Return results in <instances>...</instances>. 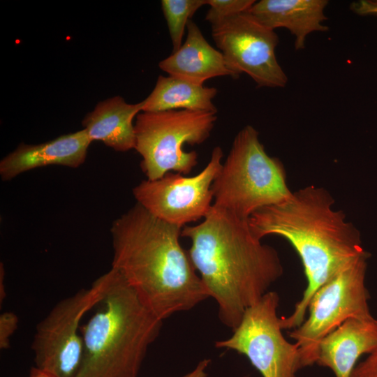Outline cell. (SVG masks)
<instances>
[{"label":"cell","mask_w":377,"mask_h":377,"mask_svg":"<svg viewBox=\"0 0 377 377\" xmlns=\"http://www.w3.org/2000/svg\"><path fill=\"white\" fill-rule=\"evenodd\" d=\"M358 258L313 294L307 319L288 332L298 346L301 369L316 362L322 339L349 318L371 319L365 286L367 260Z\"/></svg>","instance_id":"obj_7"},{"label":"cell","mask_w":377,"mask_h":377,"mask_svg":"<svg viewBox=\"0 0 377 377\" xmlns=\"http://www.w3.org/2000/svg\"><path fill=\"white\" fill-rule=\"evenodd\" d=\"M212 36L229 68L238 78L247 74L258 87L282 88L288 77L275 50L279 37L249 10L211 26Z\"/></svg>","instance_id":"obj_10"},{"label":"cell","mask_w":377,"mask_h":377,"mask_svg":"<svg viewBox=\"0 0 377 377\" xmlns=\"http://www.w3.org/2000/svg\"><path fill=\"white\" fill-rule=\"evenodd\" d=\"M181 236L191 241V261L218 304L219 320L232 331L283 273L277 251L254 235L248 219L214 205Z\"/></svg>","instance_id":"obj_1"},{"label":"cell","mask_w":377,"mask_h":377,"mask_svg":"<svg viewBox=\"0 0 377 377\" xmlns=\"http://www.w3.org/2000/svg\"><path fill=\"white\" fill-rule=\"evenodd\" d=\"M182 46L158 64L168 75L203 85L209 79L230 76L237 79L221 51L205 39L198 26L191 20Z\"/></svg>","instance_id":"obj_13"},{"label":"cell","mask_w":377,"mask_h":377,"mask_svg":"<svg viewBox=\"0 0 377 377\" xmlns=\"http://www.w3.org/2000/svg\"><path fill=\"white\" fill-rule=\"evenodd\" d=\"M376 347L377 320L349 318L322 339L316 363L350 377L360 357Z\"/></svg>","instance_id":"obj_14"},{"label":"cell","mask_w":377,"mask_h":377,"mask_svg":"<svg viewBox=\"0 0 377 377\" xmlns=\"http://www.w3.org/2000/svg\"><path fill=\"white\" fill-rule=\"evenodd\" d=\"M3 280H4V267L2 263H1V266H0V303L1 304L6 297V290H5Z\"/></svg>","instance_id":"obj_25"},{"label":"cell","mask_w":377,"mask_h":377,"mask_svg":"<svg viewBox=\"0 0 377 377\" xmlns=\"http://www.w3.org/2000/svg\"><path fill=\"white\" fill-rule=\"evenodd\" d=\"M109 281L108 271L89 288L59 301L37 324L31 343L36 367L59 377H75L83 352L80 323L101 302Z\"/></svg>","instance_id":"obj_8"},{"label":"cell","mask_w":377,"mask_h":377,"mask_svg":"<svg viewBox=\"0 0 377 377\" xmlns=\"http://www.w3.org/2000/svg\"><path fill=\"white\" fill-rule=\"evenodd\" d=\"M161 4L174 52L183 43L188 22L198 9L207 4V0H162Z\"/></svg>","instance_id":"obj_18"},{"label":"cell","mask_w":377,"mask_h":377,"mask_svg":"<svg viewBox=\"0 0 377 377\" xmlns=\"http://www.w3.org/2000/svg\"><path fill=\"white\" fill-rule=\"evenodd\" d=\"M212 191L213 205L243 219L283 202L292 193L283 164L266 152L258 131L251 125L235 137Z\"/></svg>","instance_id":"obj_5"},{"label":"cell","mask_w":377,"mask_h":377,"mask_svg":"<svg viewBox=\"0 0 377 377\" xmlns=\"http://www.w3.org/2000/svg\"><path fill=\"white\" fill-rule=\"evenodd\" d=\"M350 10L358 15L377 17V0H359L353 2Z\"/></svg>","instance_id":"obj_22"},{"label":"cell","mask_w":377,"mask_h":377,"mask_svg":"<svg viewBox=\"0 0 377 377\" xmlns=\"http://www.w3.org/2000/svg\"><path fill=\"white\" fill-rule=\"evenodd\" d=\"M217 112L188 110L142 112L134 124L135 149L142 156L140 167L149 180L169 172L188 174L198 163L195 151L184 145H200L210 136Z\"/></svg>","instance_id":"obj_6"},{"label":"cell","mask_w":377,"mask_h":377,"mask_svg":"<svg viewBox=\"0 0 377 377\" xmlns=\"http://www.w3.org/2000/svg\"><path fill=\"white\" fill-rule=\"evenodd\" d=\"M223 157L222 149L216 147L206 167L196 175L169 172L158 179L142 181L133 189L137 203L156 218L182 228L204 219L213 205L212 186Z\"/></svg>","instance_id":"obj_11"},{"label":"cell","mask_w":377,"mask_h":377,"mask_svg":"<svg viewBox=\"0 0 377 377\" xmlns=\"http://www.w3.org/2000/svg\"><path fill=\"white\" fill-rule=\"evenodd\" d=\"M327 4V0H260L249 12L270 29H287L295 38V50H301L310 34L328 31L323 24Z\"/></svg>","instance_id":"obj_15"},{"label":"cell","mask_w":377,"mask_h":377,"mask_svg":"<svg viewBox=\"0 0 377 377\" xmlns=\"http://www.w3.org/2000/svg\"><path fill=\"white\" fill-rule=\"evenodd\" d=\"M350 377H377V347L355 365Z\"/></svg>","instance_id":"obj_21"},{"label":"cell","mask_w":377,"mask_h":377,"mask_svg":"<svg viewBox=\"0 0 377 377\" xmlns=\"http://www.w3.org/2000/svg\"><path fill=\"white\" fill-rule=\"evenodd\" d=\"M324 188L308 186L281 202L265 207L248 219L256 237L278 235L287 239L298 253L307 280L302 299L288 317L280 318L282 330H293L305 320L313 294L358 258L369 255L360 231Z\"/></svg>","instance_id":"obj_2"},{"label":"cell","mask_w":377,"mask_h":377,"mask_svg":"<svg viewBox=\"0 0 377 377\" xmlns=\"http://www.w3.org/2000/svg\"><path fill=\"white\" fill-rule=\"evenodd\" d=\"M182 230L138 203L114 221L110 228L112 268L162 320L209 297L188 251L180 244Z\"/></svg>","instance_id":"obj_3"},{"label":"cell","mask_w":377,"mask_h":377,"mask_svg":"<svg viewBox=\"0 0 377 377\" xmlns=\"http://www.w3.org/2000/svg\"><path fill=\"white\" fill-rule=\"evenodd\" d=\"M101 306L80 327L83 352L75 377H138L163 320L140 300L114 269Z\"/></svg>","instance_id":"obj_4"},{"label":"cell","mask_w":377,"mask_h":377,"mask_svg":"<svg viewBox=\"0 0 377 377\" xmlns=\"http://www.w3.org/2000/svg\"><path fill=\"white\" fill-rule=\"evenodd\" d=\"M92 141L84 129L38 145L20 143L0 162V175L9 181L29 170L47 165L77 168L85 161Z\"/></svg>","instance_id":"obj_12"},{"label":"cell","mask_w":377,"mask_h":377,"mask_svg":"<svg viewBox=\"0 0 377 377\" xmlns=\"http://www.w3.org/2000/svg\"><path fill=\"white\" fill-rule=\"evenodd\" d=\"M255 2L254 0H207L209 9L205 20L212 26L225 18L248 11Z\"/></svg>","instance_id":"obj_19"},{"label":"cell","mask_w":377,"mask_h":377,"mask_svg":"<svg viewBox=\"0 0 377 377\" xmlns=\"http://www.w3.org/2000/svg\"><path fill=\"white\" fill-rule=\"evenodd\" d=\"M209 359H203L198 362L195 368L190 373L186 374L183 377H207V374L206 369L210 364Z\"/></svg>","instance_id":"obj_23"},{"label":"cell","mask_w":377,"mask_h":377,"mask_svg":"<svg viewBox=\"0 0 377 377\" xmlns=\"http://www.w3.org/2000/svg\"><path fill=\"white\" fill-rule=\"evenodd\" d=\"M18 317L15 313L6 311L0 315V348L7 349L10 346L11 336L17 328Z\"/></svg>","instance_id":"obj_20"},{"label":"cell","mask_w":377,"mask_h":377,"mask_svg":"<svg viewBox=\"0 0 377 377\" xmlns=\"http://www.w3.org/2000/svg\"><path fill=\"white\" fill-rule=\"evenodd\" d=\"M142 112L141 102L128 103L119 96L99 102L82 124L91 139L101 140L117 151L135 148L133 119Z\"/></svg>","instance_id":"obj_16"},{"label":"cell","mask_w":377,"mask_h":377,"mask_svg":"<svg viewBox=\"0 0 377 377\" xmlns=\"http://www.w3.org/2000/svg\"><path fill=\"white\" fill-rule=\"evenodd\" d=\"M279 296L269 290L244 313L232 335L215 346L244 355L263 377H295L299 348L283 336L277 316Z\"/></svg>","instance_id":"obj_9"},{"label":"cell","mask_w":377,"mask_h":377,"mask_svg":"<svg viewBox=\"0 0 377 377\" xmlns=\"http://www.w3.org/2000/svg\"><path fill=\"white\" fill-rule=\"evenodd\" d=\"M217 93L215 87L159 75L154 89L141 101L142 112L188 110L217 112L213 103Z\"/></svg>","instance_id":"obj_17"},{"label":"cell","mask_w":377,"mask_h":377,"mask_svg":"<svg viewBox=\"0 0 377 377\" xmlns=\"http://www.w3.org/2000/svg\"><path fill=\"white\" fill-rule=\"evenodd\" d=\"M29 377H59L50 372L41 370L37 367H32L30 371Z\"/></svg>","instance_id":"obj_24"}]
</instances>
